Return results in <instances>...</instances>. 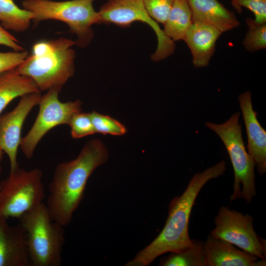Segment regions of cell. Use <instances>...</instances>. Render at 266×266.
<instances>
[{"label": "cell", "instance_id": "cell-1", "mask_svg": "<svg viewBox=\"0 0 266 266\" xmlns=\"http://www.w3.org/2000/svg\"><path fill=\"white\" fill-rule=\"evenodd\" d=\"M108 158V150L102 141L93 139L84 145L75 159L56 166L46 204L53 220L63 227L70 222L84 198L89 178Z\"/></svg>", "mask_w": 266, "mask_h": 266}, {"label": "cell", "instance_id": "cell-2", "mask_svg": "<svg viewBox=\"0 0 266 266\" xmlns=\"http://www.w3.org/2000/svg\"><path fill=\"white\" fill-rule=\"evenodd\" d=\"M226 169V162L222 160L196 173L183 193L170 202L166 223L159 235L125 266H147L166 253L179 251L191 246L194 240L189 236V223L195 200L206 183L223 175Z\"/></svg>", "mask_w": 266, "mask_h": 266}, {"label": "cell", "instance_id": "cell-3", "mask_svg": "<svg viewBox=\"0 0 266 266\" xmlns=\"http://www.w3.org/2000/svg\"><path fill=\"white\" fill-rule=\"evenodd\" d=\"M73 40L64 37L35 43L32 54L18 66L16 72L32 78L40 91L63 86L74 73Z\"/></svg>", "mask_w": 266, "mask_h": 266}, {"label": "cell", "instance_id": "cell-4", "mask_svg": "<svg viewBox=\"0 0 266 266\" xmlns=\"http://www.w3.org/2000/svg\"><path fill=\"white\" fill-rule=\"evenodd\" d=\"M19 224L27 238L31 264L60 266L65 242L64 227L53 220L43 202L25 213Z\"/></svg>", "mask_w": 266, "mask_h": 266}, {"label": "cell", "instance_id": "cell-5", "mask_svg": "<svg viewBox=\"0 0 266 266\" xmlns=\"http://www.w3.org/2000/svg\"><path fill=\"white\" fill-rule=\"evenodd\" d=\"M95 0H24V9L31 12L35 22L57 20L66 24L70 31L77 36L75 44L88 45L93 37L92 26L101 23L99 11L94 9Z\"/></svg>", "mask_w": 266, "mask_h": 266}, {"label": "cell", "instance_id": "cell-6", "mask_svg": "<svg viewBox=\"0 0 266 266\" xmlns=\"http://www.w3.org/2000/svg\"><path fill=\"white\" fill-rule=\"evenodd\" d=\"M239 112H236L223 123L206 122L205 125L219 136L228 152L234 172L231 201L243 198L249 203L257 194L254 172L256 165L245 148L239 124Z\"/></svg>", "mask_w": 266, "mask_h": 266}, {"label": "cell", "instance_id": "cell-7", "mask_svg": "<svg viewBox=\"0 0 266 266\" xmlns=\"http://www.w3.org/2000/svg\"><path fill=\"white\" fill-rule=\"evenodd\" d=\"M43 173L38 168L19 167L10 171L0 183V218L19 219L43 202L45 191Z\"/></svg>", "mask_w": 266, "mask_h": 266}, {"label": "cell", "instance_id": "cell-8", "mask_svg": "<svg viewBox=\"0 0 266 266\" xmlns=\"http://www.w3.org/2000/svg\"><path fill=\"white\" fill-rule=\"evenodd\" d=\"M61 89H49L41 96L36 118L27 134L21 138L20 147L25 157L31 159L40 140L51 129L61 125H68L75 113L81 111L79 100L62 102L59 99Z\"/></svg>", "mask_w": 266, "mask_h": 266}, {"label": "cell", "instance_id": "cell-9", "mask_svg": "<svg viewBox=\"0 0 266 266\" xmlns=\"http://www.w3.org/2000/svg\"><path fill=\"white\" fill-rule=\"evenodd\" d=\"M99 12L101 23L127 27L138 21L149 26L157 38V48L151 56L153 61L164 60L174 53V42L165 34L159 24L150 17L143 0H109L101 6Z\"/></svg>", "mask_w": 266, "mask_h": 266}, {"label": "cell", "instance_id": "cell-10", "mask_svg": "<svg viewBox=\"0 0 266 266\" xmlns=\"http://www.w3.org/2000/svg\"><path fill=\"white\" fill-rule=\"evenodd\" d=\"M253 217L227 206H222L215 219L213 236L228 241L260 259L266 260V240L253 227Z\"/></svg>", "mask_w": 266, "mask_h": 266}, {"label": "cell", "instance_id": "cell-11", "mask_svg": "<svg viewBox=\"0 0 266 266\" xmlns=\"http://www.w3.org/2000/svg\"><path fill=\"white\" fill-rule=\"evenodd\" d=\"M41 97L40 92L25 95L13 110L0 115V149L8 157L10 171L19 167L17 153L22 127L29 113L38 105Z\"/></svg>", "mask_w": 266, "mask_h": 266}, {"label": "cell", "instance_id": "cell-12", "mask_svg": "<svg viewBox=\"0 0 266 266\" xmlns=\"http://www.w3.org/2000/svg\"><path fill=\"white\" fill-rule=\"evenodd\" d=\"M238 101L246 130L248 152L254 159L258 173L263 175L266 172V132L253 109L251 93L247 91L240 94Z\"/></svg>", "mask_w": 266, "mask_h": 266}, {"label": "cell", "instance_id": "cell-13", "mask_svg": "<svg viewBox=\"0 0 266 266\" xmlns=\"http://www.w3.org/2000/svg\"><path fill=\"white\" fill-rule=\"evenodd\" d=\"M205 266H264L266 260L236 248L233 244L211 234L203 242Z\"/></svg>", "mask_w": 266, "mask_h": 266}, {"label": "cell", "instance_id": "cell-14", "mask_svg": "<svg viewBox=\"0 0 266 266\" xmlns=\"http://www.w3.org/2000/svg\"><path fill=\"white\" fill-rule=\"evenodd\" d=\"M31 265L26 233L20 225L9 226L0 218V266Z\"/></svg>", "mask_w": 266, "mask_h": 266}, {"label": "cell", "instance_id": "cell-15", "mask_svg": "<svg viewBox=\"0 0 266 266\" xmlns=\"http://www.w3.org/2000/svg\"><path fill=\"white\" fill-rule=\"evenodd\" d=\"M193 22L205 24L222 33L240 25L234 13L218 0H188Z\"/></svg>", "mask_w": 266, "mask_h": 266}, {"label": "cell", "instance_id": "cell-16", "mask_svg": "<svg viewBox=\"0 0 266 266\" xmlns=\"http://www.w3.org/2000/svg\"><path fill=\"white\" fill-rule=\"evenodd\" d=\"M221 34L212 27L193 23L183 40L190 49L192 63L195 67H206L209 65L215 51L216 42Z\"/></svg>", "mask_w": 266, "mask_h": 266}, {"label": "cell", "instance_id": "cell-17", "mask_svg": "<svg viewBox=\"0 0 266 266\" xmlns=\"http://www.w3.org/2000/svg\"><path fill=\"white\" fill-rule=\"evenodd\" d=\"M40 92L30 77L18 73L15 68L0 74V115L14 99L25 95Z\"/></svg>", "mask_w": 266, "mask_h": 266}, {"label": "cell", "instance_id": "cell-18", "mask_svg": "<svg viewBox=\"0 0 266 266\" xmlns=\"http://www.w3.org/2000/svg\"><path fill=\"white\" fill-rule=\"evenodd\" d=\"M188 0H174L164 25L165 34L174 42L184 40L193 24Z\"/></svg>", "mask_w": 266, "mask_h": 266}, {"label": "cell", "instance_id": "cell-19", "mask_svg": "<svg viewBox=\"0 0 266 266\" xmlns=\"http://www.w3.org/2000/svg\"><path fill=\"white\" fill-rule=\"evenodd\" d=\"M33 17L31 12L20 8L13 0H0V22L5 30L25 31Z\"/></svg>", "mask_w": 266, "mask_h": 266}, {"label": "cell", "instance_id": "cell-20", "mask_svg": "<svg viewBox=\"0 0 266 266\" xmlns=\"http://www.w3.org/2000/svg\"><path fill=\"white\" fill-rule=\"evenodd\" d=\"M162 266H205L203 242L194 240L193 244L179 251L171 252L161 259Z\"/></svg>", "mask_w": 266, "mask_h": 266}, {"label": "cell", "instance_id": "cell-21", "mask_svg": "<svg viewBox=\"0 0 266 266\" xmlns=\"http://www.w3.org/2000/svg\"><path fill=\"white\" fill-rule=\"evenodd\" d=\"M245 22L248 29L242 41L244 47L251 52L265 49L266 23L258 24L250 17L247 18Z\"/></svg>", "mask_w": 266, "mask_h": 266}, {"label": "cell", "instance_id": "cell-22", "mask_svg": "<svg viewBox=\"0 0 266 266\" xmlns=\"http://www.w3.org/2000/svg\"><path fill=\"white\" fill-rule=\"evenodd\" d=\"M96 133L104 135H122L127 133L126 127L112 117L95 111L90 113Z\"/></svg>", "mask_w": 266, "mask_h": 266}, {"label": "cell", "instance_id": "cell-23", "mask_svg": "<svg viewBox=\"0 0 266 266\" xmlns=\"http://www.w3.org/2000/svg\"><path fill=\"white\" fill-rule=\"evenodd\" d=\"M71 129L73 138L78 139L96 133L90 113L81 111L74 114L68 124Z\"/></svg>", "mask_w": 266, "mask_h": 266}, {"label": "cell", "instance_id": "cell-24", "mask_svg": "<svg viewBox=\"0 0 266 266\" xmlns=\"http://www.w3.org/2000/svg\"><path fill=\"white\" fill-rule=\"evenodd\" d=\"M174 0H143L150 17L158 23L164 24Z\"/></svg>", "mask_w": 266, "mask_h": 266}, {"label": "cell", "instance_id": "cell-25", "mask_svg": "<svg viewBox=\"0 0 266 266\" xmlns=\"http://www.w3.org/2000/svg\"><path fill=\"white\" fill-rule=\"evenodd\" d=\"M231 3L239 13L242 7H245L253 12L256 23H266V0H231Z\"/></svg>", "mask_w": 266, "mask_h": 266}, {"label": "cell", "instance_id": "cell-26", "mask_svg": "<svg viewBox=\"0 0 266 266\" xmlns=\"http://www.w3.org/2000/svg\"><path fill=\"white\" fill-rule=\"evenodd\" d=\"M28 53L25 51L0 52V74L16 67L28 56Z\"/></svg>", "mask_w": 266, "mask_h": 266}, {"label": "cell", "instance_id": "cell-27", "mask_svg": "<svg viewBox=\"0 0 266 266\" xmlns=\"http://www.w3.org/2000/svg\"><path fill=\"white\" fill-rule=\"evenodd\" d=\"M0 45H4L12 48L15 51L24 50L19 45L18 40L0 24Z\"/></svg>", "mask_w": 266, "mask_h": 266}, {"label": "cell", "instance_id": "cell-28", "mask_svg": "<svg viewBox=\"0 0 266 266\" xmlns=\"http://www.w3.org/2000/svg\"><path fill=\"white\" fill-rule=\"evenodd\" d=\"M3 152L0 149V175L1 171V162L3 158Z\"/></svg>", "mask_w": 266, "mask_h": 266}]
</instances>
